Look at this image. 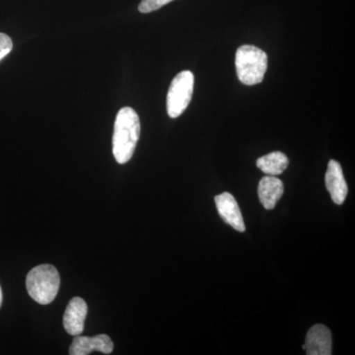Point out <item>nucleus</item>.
Returning <instances> with one entry per match:
<instances>
[{"mask_svg":"<svg viewBox=\"0 0 355 355\" xmlns=\"http://www.w3.org/2000/svg\"><path fill=\"white\" fill-rule=\"evenodd\" d=\"M140 135L139 114L130 107L121 109L114 121L113 154L119 164L132 158Z\"/></svg>","mask_w":355,"mask_h":355,"instance_id":"1","label":"nucleus"},{"mask_svg":"<svg viewBox=\"0 0 355 355\" xmlns=\"http://www.w3.org/2000/svg\"><path fill=\"white\" fill-rule=\"evenodd\" d=\"M60 277L57 268L48 263L33 268L26 277V287L33 300L42 305L50 304L60 291Z\"/></svg>","mask_w":355,"mask_h":355,"instance_id":"2","label":"nucleus"},{"mask_svg":"<svg viewBox=\"0 0 355 355\" xmlns=\"http://www.w3.org/2000/svg\"><path fill=\"white\" fill-rule=\"evenodd\" d=\"M236 71L245 85H256L263 80L268 69V55L251 44H244L236 51Z\"/></svg>","mask_w":355,"mask_h":355,"instance_id":"3","label":"nucleus"},{"mask_svg":"<svg viewBox=\"0 0 355 355\" xmlns=\"http://www.w3.org/2000/svg\"><path fill=\"white\" fill-rule=\"evenodd\" d=\"M195 76L190 70L178 73L173 79L167 94V113L170 118L176 119L188 108L193 97Z\"/></svg>","mask_w":355,"mask_h":355,"instance_id":"4","label":"nucleus"},{"mask_svg":"<svg viewBox=\"0 0 355 355\" xmlns=\"http://www.w3.org/2000/svg\"><path fill=\"white\" fill-rule=\"evenodd\" d=\"M302 349L308 355H331L333 354V338L328 327L318 324L307 333Z\"/></svg>","mask_w":355,"mask_h":355,"instance_id":"5","label":"nucleus"},{"mask_svg":"<svg viewBox=\"0 0 355 355\" xmlns=\"http://www.w3.org/2000/svg\"><path fill=\"white\" fill-rule=\"evenodd\" d=\"M100 352L104 354L113 352L114 343L107 335H98L89 338V336H76L69 347L70 355H88L91 352Z\"/></svg>","mask_w":355,"mask_h":355,"instance_id":"6","label":"nucleus"},{"mask_svg":"<svg viewBox=\"0 0 355 355\" xmlns=\"http://www.w3.org/2000/svg\"><path fill=\"white\" fill-rule=\"evenodd\" d=\"M214 200H216L217 211L223 221L235 230L244 232L246 230V226L243 219L241 209L236 202L235 198L231 193H223L216 196Z\"/></svg>","mask_w":355,"mask_h":355,"instance_id":"7","label":"nucleus"},{"mask_svg":"<svg viewBox=\"0 0 355 355\" xmlns=\"http://www.w3.org/2000/svg\"><path fill=\"white\" fill-rule=\"evenodd\" d=\"M324 181L333 202L336 205H342L349 193V187L343 176L342 166L338 161L331 160L329 162Z\"/></svg>","mask_w":355,"mask_h":355,"instance_id":"8","label":"nucleus"},{"mask_svg":"<svg viewBox=\"0 0 355 355\" xmlns=\"http://www.w3.org/2000/svg\"><path fill=\"white\" fill-rule=\"evenodd\" d=\"M87 313L88 307L84 299L74 297L69 301L64 315V327L67 334L76 336L83 333Z\"/></svg>","mask_w":355,"mask_h":355,"instance_id":"9","label":"nucleus"},{"mask_svg":"<svg viewBox=\"0 0 355 355\" xmlns=\"http://www.w3.org/2000/svg\"><path fill=\"white\" fill-rule=\"evenodd\" d=\"M284 186L282 180L275 176H266L259 183L258 195L266 209H273L284 195Z\"/></svg>","mask_w":355,"mask_h":355,"instance_id":"10","label":"nucleus"},{"mask_svg":"<svg viewBox=\"0 0 355 355\" xmlns=\"http://www.w3.org/2000/svg\"><path fill=\"white\" fill-rule=\"evenodd\" d=\"M289 160L286 154L280 151L266 154L257 160V166L268 176H277L286 171Z\"/></svg>","mask_w":355,"mask_h":355,"instance_id":"11","label":"nucleus"},{"mask_svg":"<svg viewBox=\"0 0 355 355\" xmlns=\"http://www.w3.org/2000/svg\"><path fill=\"white\" fill-rule=\"evenodd\" d=\"M172 1L173 0H142L140 2L139 10L141 13L153 12Z\"/></svg>","mask_w":355,"mask_h":355,"instance_id":"12","label":"nucleus"},{"mask_svg":"<svg viewBox=\"0 0 355 355\" xmlns=\"http://www.w3.org/2000/svg\"><path fill=\"white\" fill-rule=\"evenodd\" d=\"M12 48L13 43L10 37L3 33H0V60H3L12 51Z\"/></svg>","mask_w":355,"mask_h":355,"instance_id":"13","label":"nucleus"},{"mask_svg":"<svg viewBox=\"0 0 355 355\" xmlns=\"http://www.w3.org/2000/svg\"><path fill=\"white\" fill-rule=\"evenodd\" d=\"M2 291H1V287H0V307H1V305H2Z\"/></svg>","mask_w":355,"mask_h":355,"instance_id":"14","label":"nucleus"}]
</instances>
